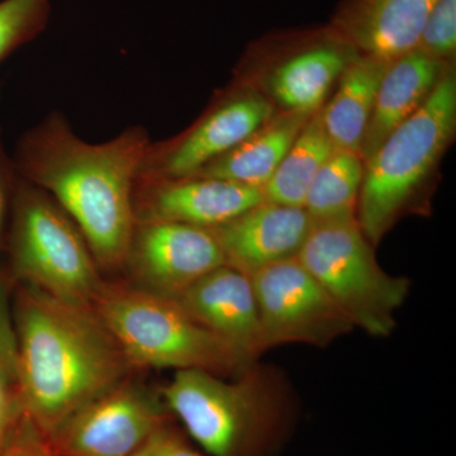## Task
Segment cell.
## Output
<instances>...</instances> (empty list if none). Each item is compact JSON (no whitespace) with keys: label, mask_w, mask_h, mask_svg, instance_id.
Listing matches in <instances>:
<instances>
[{"label":"cell","mask_w":456,"mask_h":456,"mask_svg":"<svg viewBox=\"0 0 456 456\" xmlns=\"http://www.w3.org/2000/svg\"><path fill=\"white\" fill-rule=\"evenodd\" d=\"M151 143L134 126L102 143L80 139L61 112L20 137L13 160L20 178L49 193L83 233L101 270L125 266L134 228V191Z\"/></svg>","instance_id":"obj_1"},{"label":"cell","mask_w":456,"mask_h":456,"mask_svg":"<svg viewBox=\"0 0 456 456\" xmlns=\"http://www.w3.org/2000/svg\"><path fill=\"white\" fill-rule=\"evenodd\" d=\"M13 321L23 407L45 437L134 370L90 305L61 301L22 284Z\"/></svg>","instance_id":"obj_2"},{"label":"cell","mask_w":456,"mask_h":456,"mask_svg":"<svg viewBox=\"0 0 456 456\" xmlns=\"http://www.w3.org/2000/svg\"><path fill=\"white\" fill-rule=\"evenodd\" d=\"M161 397L208 456H266L287 419L278 375L257 364L233 382L197 369L176 370Z\"/></svg>","instance_id":"obj_3"},{"label":"cell","mask_w":456,"mask_h":456,"mask_svg":"<svg viewBox=\"0 0 456 456\" xmlns=\"http://www.w3.org/2000/svg\"><path fill=\"white\" fill-rule=\"evenodd\" d=\"M92 307L134 369H197L224 378L251 367L175 299L134 284L104 281Z\"/></svg>","instance_id":"obj_4"},{"label":"cell","mask_w":456,"mask_h":456,"mask_svg":"<svg viewBox=\"0 0 456 456\" xmlns=\"http://www.w3.org/2000/svg\"><path fill=\"white\" fill-rule=\"evenodd\" d=\"M456 125V77L446 69L430 97L365 163L356 220L371 245L386 235L430 175Z\"/></svg>","instance_id":"obj_5"},{"label":"cell","mask_w":456,"mask_h":456,"mask_svg":"<svg viewBox=\"0 0 456 456\" xmlns=\"http://www.w3.org/2000/svg\"><path fill=\"white\" fill-rule=\"evenodd\" d=\"M5 244L12 278L61 301L92 307L104 281L83 233L49 193L22 178Z\"/></svg>","instance_id":"obj_6"},{"label":"cell","mask_w":456,"mask_h":456,"mask_svg":"<svg viewBox=\"0 0 456 456\" xmlns=\"http://www.w3.org/2000/svg\"><path fill=\"white\" fill-rule=\"evenodd\" d=\"M371 246L356 218L317 222L297 257L354 326L384 338L395 330L411 283L384 272Z\"/></svg>","instance_id":"obj_7"},{"label":"cell","mask_w":456,"mask_h":456,"mask_svg":"<svg viewBox=\"0 0 456 456\" xmlns=\"http://www.w3.org/2000/svg\"><path fill=\"white\" fill-rule=\"evenodd\" d=\"M260 325V351L285 344L329 346L355 329L298 257L250 277Z\"/></svg>","instance_id":"obj_8"},{"label":"cell","mask_w":456,"mask_h":456,"mask_svg":"<svg viewBox=\"0 0 456 456\" xmlns=\"http://www.w3.org/2000/svg\"><path fill=\"white\" fill-rule=\"evenodd\" d=\"M169 413L161 395L126 378L77 408L46 440L53 456H131Z\"/></svg>","instance_id":"obj_9"},{"label":"cell","mask_w":456,"mask_h":456,"mask_svg":"<svg viewBox=\"0 0 456 456\" xmlns=\"http://www.w3.org/2000/svg\"><path fill=\"white\" fill-rule=\"evenodd\" d=\"M212 228L178 222H139L125 266L132 283L147 292L176 298L204 275L224 265Z\"/></svg>","instance_id":"obj_10"},{"label":"cell","mask_w":456,"mask_h":456,"mask_svg":"<svg viewBox=\"0 0 456 456\" xmlns=\"http://www.w3.org/2000/svg\"><path fill=\"white\" fill-rule=\"evenodd\" d=\"M273 116V104L255 93L227 95L176 139L150 143L137 178L193 175L244 142Z\"/></svg>","instance_id":"obj_11"},{"label":"cell","mask_w":456,"mask_h":456,"mask_svg":"<svg viewBox=\"0 0 456 456\" xmlns=\"http://www.w3.org/2000/svg\"><path fill=\"white\" fill-rule=\"evenodd\" d=\"M263 202V188L196 175L137 178L134 191L136 224L178 222L215 228Z\"/></svg>","instance_id":"obj_12"},{"label":"cell","mask_w":456,"mask_h":456,"mask_svg":"<svg viewBox=\"0 0 456 456\" xmlns=\"http://www.w3.org/2000/svg\"><path fill=\"white\" fill-rule=\"evenodd\" d=\"M312 227L305 208L263 202L212 231L226 265L251 277L266 266L298 256Z\"/></svg>","instance_id":"obj_13"},{"label":"cell","mask_w":456,"mask_h":456,"mask_svg":"<svg viewBox=\"0 0 456 456\" xmlns=\"http://www.w3.org/2000/svg\"><path fill=\"white\" fill-rule=\"evenodd\" d=\"M174 299L200 325L235 347L248 365L255 364L261 355L260 325L248 275L224 264Z\"/></svg>","instance_id":"obj_14"},{"label":"cell","mask_w":456,"mask_h":456,"mask_svg":"<svg viewBox=\"0 0 456 456\" xmlns=\"http://www.w3.org/2000/svg\"><path fill=\"white\" fill-rule=\"evenodd\" d=\"M437 0H344L330 27L358 55L391 62L417 50Z\"/></svg>","instance_id":"obj_15"},{"label":"cell","mask_w":456,"mask_h":456,"mask_svg":"<svg viewBox=\"0 0 456 456\" xmlns=\"http://www.w3.org/2000/svg\"><path fill=\"white\" fill-rule=\"evenodd\" d=\"M445 62L415 50L389 62L377 98L360 156L367 163L384 140L430 97L446 70Z\"/></svg>","instance_id":"obj_16"},{"label":"cell","mask_w":456,"mask_h":456,"mask_svg":"<svg viewBox=\"0 0 456 456\" xmlns=\"http://www.w3.org/2000/svg\"><path fill=\"white\" fill-rule=\"evenodd\" d=\"M356 55L329 28L320 41L288 57L275 69L270 77V90L288 110L314 114Z\"/></svg>","instance_id":"obj_17"},{"label":"cell","mask_w":456,"mask_h":456,"mask_svg":"<svg viewBox=\"0 0 456 456\" xmlns=\"http://www.w3.org/2000/svg\"><path fill=\"white\" fill-rule=\"evenodd\" d=\"M311 116L293 110L279 116L274 114L244 142L207 164L193 175L265 187Z\"/></svg>","instance_id":"obj_18"},{"label":"cell","mask_w":456,"mask_h":456,"mask_svg":"<svg viewBox=\"0 0 456 456\" xmlns=\"http://www.w3.org/2000/svg\"><path fill=\"white\" fill-rule=\"evenodd\" d=\"M389 62L356 55L342 71L334 98L321 108L323 126L335 150L360 154L378 88Z\"/></svg>","instance_id":"obj_19"},{"label":"cell","mask_w":456,"mask_h":456,"mask_svg":"<svg viewBox=\"0 0 456 456\" xmlns=\"http://www.w3.org/2000/svg\"><path fill=\"white\" fill-rule=\"evenodd\" d=\"M335 151L326 134L321 108L305 123L278 169L263 188L265 202L302 207L318 170Z\"/></svg>","instance_id":"obj_20"},{"label":"cell","mask_w":456,"mask_h":456,"mask_svg":"<svg viewBox=\"0 0 456 456\" xmlns=\"http://www.w3.org/2000/svg\"><path fill=\"white\" fill-rule=\"evenodd\" d=\"M365 163L356 152L335 150L312 182L305 208L314 224L356 218Z\"/></svg>","instance_id":"obj_21"},{"label":"cell","mask_w":456,"mask_h":456,"mask_svg":"<svg viewBox=\"0 0 456 456\" xmlns=\"http://www.w3.org/2000/svg\"><path fill=\"white\" fill-rule=\"evenodd\" d=\"M51 0H0V62L46 29Z\"/></svg>","instance_id":"obj_22"},{"label":"cell","mask_w":456,"mask_h":456,"mask_svg":"<svg viewBox=\"0 0 456 456\" xmlns=\"http://www.w3.org/2000/svg\"><path fill=\"white\" fill-rule=\"evenodd\" d=\"M426 55L445 62L456 51V0H437L426 20L419 46Z\"/></svg>","instance_id":"obj_23"},{"label":"cell","mask_w":456,"mask_h":456,"mask_svg":"<svg viewBox=\"0 0 456 456\" xmlns=\"http://www.w3.org/2000/svg\"><path fill=\"white\" fill-rule=\"evenodd\" d=\"M27 419L18 380V365H0V455Z\"/></svg>","instance_id":"obj_24"},{"label":"cell","mask_w":456,"mask_h":456,"mask_svg":"<svg viewBox=\"0 0 456 456\" xmlns=\"http://www.w3.org/2000/svg\"><path fill=\"white\" fill-rule=\"evenodd\" d=\"M11 283L12 278L0 273V365H18Z\"/></svg>","instance_id":"obj_25"},{"label":"cell","mask_w":456,"mask_h":456,"mask_svg":"<svg viewBox=\"0 0 456 456\" xmlns=\"http://www.w3.org/2000/svg\"><path fill=\"white\" fill-rule=\"evenodd\" d=\"M131 456H208L189 445L185 437L173 426L165 424Z\"/></svg>","instance_id":"obj_26"},{"label":"cell","mask_w":456,"mask_h":456,"mask_svg":"<svg viewBox=\"0 0 456 456\" xmlns=\"http://www.w3.org/2000/svg\"><path fill=\"white\" fill-rule=\"evenodd\" d=\"M18 175L13 159L7 154L0 134V248L5 244L12 203L16 191Z\"/></svg>","instance_id":"obj_27"},{"label":"cell","mask_w":456,"mask_h":456,"mask_svg":"<svg viewBox=\"0 0 456 456\" xmlns=\"http://www.w3.org/2000/svg\"><path fill=\"white\" fill-rule=\"evenodd\" d=\"M0 456H53V454L46 437L27 419L11 445Z\"/></svg>","instance_id":"obj_28"}]
</instances>
